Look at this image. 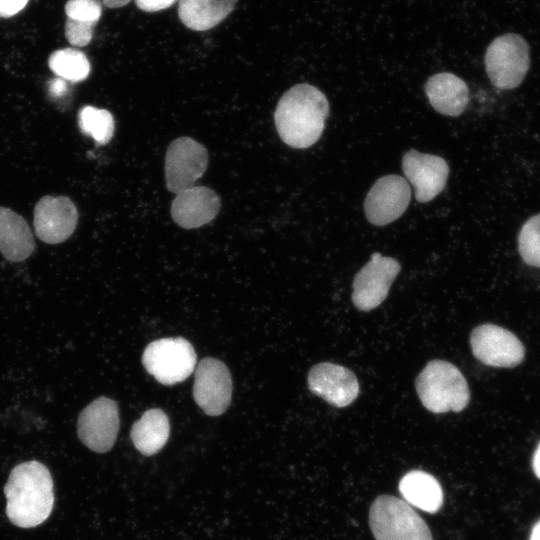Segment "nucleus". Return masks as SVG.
Wrapping results in <instances>:
<instances>
[{
	"label": "nucleus",
	"instance_id": "26",
	"mask_svg": "<svg viewBox=\"0 0 540 540\" xmlns=\"http://www.w3.org/2000/svg\"><path fill=\"white\" fill-rule=\"evenodd\" d=\"M94 27L95 25L93 24L82 23L67 18L65 36L73 46H85L90 43L93 37Z\"/></svg>",
	"mask_w": 540,
	"mask_h": 540
},
{
	"label": "nucleus",
	"instance_id": "12",
	"mask_svg": "<svg viewBox=\"0 0 540 540\" xmlns=\"http://www.w3.org/2000/svg\"><path fill=\"white\" fill-rule=\"evenodd\" d=\"M410 199L411 188L405 178L383 176L374 183L365 198L366 218L373 225H387L405 212Z\"/></svg>",
	"mask_w": 540,
	"mask_h": 540
},
{
	"label": "nucleus",
	"instance_id": "17",
	"mask_svg": "<svg viewBox=\"0 0 540 540\" xmlns=\"http://www.w3.org/2000/svg\"><path fill=\"white\" fill-rule=\"evenodd\" d=\"M425 93L432 107L447 116L460 115L469 101L466 83L449 72L431 76L425 84Z\"/></svg>",
	"mask_w": 540,
	"mask_h": 540
},
{
	"label": "nucleus",
	"instance_id": "32",
	"mask_svg": "<svg viewBox=\"0 0 540 540\" xmlns=\"http://www.w3.org/2000/svg\"><path fill=\"white\" fill-rule=\"evenodd\" d=\"M529 540H540V521L534 525Z\"/></svg>",
	"mask_w": 540,
	"mask_h": 540
},
{
	"label": "nucleus",
	"instance_id": "27",
	"mask_svg": "<svg viewBox=\"0 0 540 540\" xmlns=\"http://www.w3.org/2000/svg\"><path fill=\"white\" fill-rule=\"evenodd\" d=\"M29 0H0V17H11L20 12Z\"/></svg>",
	"mask_w": 540,
	"mask_h": 540
},
{
	"label": "nucleus",
	"instance_id": "20",
	"mask_svg": "<svg viewBox=\"0 0 540 540\" xmlns=\"http://www.w3.org/2000/svg\"><path fill=\"white\" fill-rule=\"evenodd\" d=\"M236 2L237 0H180L178 15L188 28L204 31L224 20Z\"/></svg>",
	"mask_w": 540,
	"mask_h": 540
},
{
	"label": "nucleus",
	"instance_id": "28",
	"mask_svg": "<svg viewBox=\"0 0 540 540\" xmlns=\"http://www.w3.org/2000/svg\"><path fill=\"white\" fill-rule=\"evenodd\" d=\"M176 0H135L136 6L146 12H156L170 7Z\"/></svg>",
	"mask_w": 540,
	"mask_h": 540
},
{
	"label": "nucleus",
	"instance_id": "25",
	"mask_svg": "<svg viewBox=\"0 0 540 540\" xmlns=\"http://www.w3.org/2000/svg\"><path fill=\"white\" fill-rule=\"evenodd\" d=\"M68 19L96 25L102 14L99 0H69L65 5Z\"/></svg>",
	"mask_w": 540,
	"mask_h": 540
},
{
	"label": "nucleus",
	"instance_id": "10",
	"mask_svg": "<svg viewBox=\"0 0 540 540\" xmlns=\"http://www.w3.org/2000/svg\"><path fill=\"white\" fill-rule=\"evenodd\" d=\"M118 430V406L115 401L106 397H99L91 402L78 417V437L94 452H108L116 441Z\"/></svg>",
	"mask_w": 540,
	"mask_h": 540
},
{
	"label": "nucleus",
	"instance_id": "9",
	"mask_svg": "<svg viewBox=\"0 0 540 540\" xmlns=\"http://www.w3.org/2000/svg\"><path fill=\"white\" fill-rule=\"evenodd\" d=\"M470 345L479 361L493 367H515L525 356L524 346L517 336L494 324L476 327L470 334Z\"/></svg>",
	"mask_w": 540,
	"mask_h": 540
},
{
	"label": "nucleus",
	"instance_id": "4",
	"mask_svg": "<svg viewBox=\"0 0 540 540\" xmlns=\"http://www.w3.org/2000/svg\"><path fill=\"white\" fill-rule=\"evenodd\" d=\"M369 524L376 540H433L418 513L395 496L381 495L373 501Z\"/></svg>",
	"mask_w": 540,
	"mask_h": 540
},
{
	"label": "nucleus",
	"instance_id": "5",
	"mask_svg": "<svg viewBox=\"0 0 540 540\" xmlns=\"http://www.w3.org/2000/svg\"><path fill=\"white\" fill-rule=\"evenodd\" d=\"M529 66V45L521 35H501L495 38L486 50V73L498 89L510 90L519 86Z\"/></svg>",
	"mask_w": 540,
	"mask_h": 540
},
{
	"label": "nucleus",
	"instance_id": "21",
	"mask_svg": "<svg viewBox=\"0 0 540 540\" xmlns=\"http://www.w3.org/2000/svg\"><path fill=\"white\" fill-rule=\"evenodd\" d=\"M399 490L407 503L434 513L439 510L443 501V493L438 481L430 474L413 470L403 476Z\"/></svg>",
	"mask_w": 540,
	"mask_h": 540
},
{
	"label": "nucleus",
	"instance_id": "23",
	"mask_svg": "<svg viewBox=\"0 0 540 540\" xmlns=\"http://www.w3.org/2000/svg\"><path fill=\"white\" fill-rule=\"evenodd\" d=\"M79 127L97 144L105 145L113 136L114 119L108 110L84 106L79 112Z\"/></svg>",
	"mask_w": 540,
	"mask_h": 540
},
{
	"label": "nucleus",
	"instance_id": "29",
	"mask_svg": "<svg viewBox=\"0 0 540 540\" xmlns=\"http://www.w3.org/2000/svg\"><path fill=\"white\" fill-rule=\"evenodd\" d=\"M65 81H63V79L61 78H58V79H55L51 85H50V91L55 94V95H60L62 94V92L65 91Z\"/></svg>",
	"mask_w": 540,
	"mask_h": 540
},
{
	"label": "nucleus",
	"instance_id": "31",
	"mask_svg": "<svg viewBox=\"0 0 540 540\" xmlns=\"http://www.w3.org/2000/svg\"><path fill=\"white\" fill-rule=\"evenodd\" d=\"M131 0H102L105 6L109 8H119L128 4Z\"/></svg>",
	"mask_w": 540,
	"mask_h": 540
},
{
	"label": "nucleus",
	"instance_id": "30",
	"mask_svg": "<svg viewBox=\"0 0 540 540\" xmlns=\"http://www.w3.org/2000/svg\"><path fill=\"white\" fill-rule=\"evenodd\" d=\"M533 470L535 475L540 479V443L533 456Z\"/></svg>",
	"mask_w": 540,
	"mask_h": 540
},
{
	"label": "nucleus",
	"instance_id": "3",
	"mask_svg": "<svg viewBox=\"0 0 540 540\" xmlns=\"http://www.w3.org/2000/svg\"><path fill=\"white\" fill-rule=\"evenodd\" d=\"M415 386L422 405L433 413L460 412L470 400L466 379L456 366L444 360L429 361Z\"/></svg>",
	"mask_w": 540,
	"mask_h": 540
},
{
	"label": "nucleus",
	"instance_id": "15",
	"mask_svg": "<svg viewBox=\"0 0 540 540\" xmlns=\"http://www.w3.org/2000/svg\"><path fill=\"white\" fill-rule=\"evenodd\" d=\"M308 387L312 393L338 408L350 405L359 395L355 374L331 362H322L310 369Z\"/></svg>",
	"mask_w": 540,
	"mask_h": 540
},
{
	"label": "nucleus",
	"instance_id": "7",
	"mask_svg": "<svg viewBox=\"0 0 540 540\" xmlns=\"http://www.w3.org/2000/svg\"><path fill=\"white\" fill-rule=\"evenodd\" d=\"M208 166L206 148L189 137L175 139L165 157V180L168 190L178 194L194 186Z\"/></svg>",
	"mask_w": 540,
	"mask_h": 540
},
{
	"label": "nucleus",
	"instance_id": "8",
	"mask_svg": "<svg viewBox=\"0 0 540 540\" xmlns=\"http://www.w3.org/2000/svg\"><path fill=\"white\" fill-rule=\"evenodd\" d=\"M399 262L375 252L359 270L353 280L352 302L360 311L378 307L387 297L389 289L400 272Z\"/></svg>",
	"mask_w": 540,
	"mask_h": 540
},
{
	"label": "nucleus",
	"instance_id": "24",
	"mask_svg": "<svg viewBox=\"0 0 540 540\" xmlns=\"http://www.w3.org/2000/svg\"><path fill=\"white\" fill-rule=\"evenodd\" d=\"M518 250L528 265L540 267V213L529 218L522 226Z\"/></svg>",
	"mask_w": 540,
	"mask_h": 540
},
{
	"label": "nucleus",
	"instance_id": "11",
	"mask_svg": "<svg viewBox=\"0 0 540 540\" xmlns=\"http://www.w3.org/2000/svg\"><path fill=\"white\" fill-rule=\"evenodd\" d=\"M232 395V379L227 366L218 359L204 358L195 371L193 396L197 405L209 416L226 411Z\"/></svg>",
	"mask_w": 540,
	"mask_h": 540
},
{
	"label": "nucleus",
	"instance_id": "6",
	"mask_svg": "<svg viewBox=\"0 0 540 540\" xmlns=\"http://www.w3.org/2000/svg\"><path fill=\"white\" fill-rule=\"evenodd\" d=\"M196 358L190 342L182 337H174L151 342L143 352L142 362L158 382L174 385L191 375Z\"/></svg>",
	"mask_w": 540,
	"mask_h": 540
},
{
	"label": "nucleus",
	"instance_id": "1",
	"mask_svg": "<svg viewBox=\"0 0 540 540\" xmlns=\"http://www.w3.org/2000/svg\"><path fill=\"white\" fill-rule=\"evenodd\" d=\"M8 519L21 528L42 524L54 506L53 479L48 468L35 460L15 466L4 487Z\"/></svg>",
	"mask_w": 540,
	"mask_h": 540
},
{
	"label": "nucleus",
	"instance_id": "2",
	"mask_svg": "<svg viewBox=\"0 0 540 540\" xmlns=\"http://www.w3.org/2000/svg\"><path fill=\"white\" fill-rule=\"evenodd\" d=\"M328 113L329 103L324 93L301 83L282 95L274 120L284 143L293 148H308L320 138Z\"/></svg>",
	"mask_w": 540,
	"mask_h": 540
},
{
	"label": "nucleus",
	"instance_id": "13",
	"mask_svg": "<svg viewBox=\"0 0 540 540\" xmlns=\"http://www.w3.org/2000/svg\"><path fill=\"white\" fill-rule=\"evenodd\" d=\"M78 222L75 204L66 196L42 197L34 208L36 236L45 243L57 244L68 239Z\"/></svg>",
	"mask_w": 540,
	"mask_h": 540
},
{
	"label": "nucleus",
	"instance_id": "16",
	"mask_svg": "<svg viewBox=\"0 0 540 540\" xmlns=\"http://www.w3.org/2000/svg\"><path fill=\"white\" fill-rule=\"evenodd\" d=\"M220 206V198L212 189L193 186L176 194L171 205V216L182 228H197L213 220Z\"/></svg>",
	"mask_w": 540,
	"mask_h": 540
},
{
	"label": "nucleus",
	"instance_id": "19",
	"mask_svg": "<svg viewBox=\"0 0 540 540\" xmlns=\"http://www.w3.org/2000/svg\"><path fill=\"white\" fill-rule=\"evenodd\" d=\"M170 434L169 419L161 409H150L134 422L130 436L136 449L146 456L160 451Z\"/></svg>",
	"mask_w": 540,
	"mask_h": 540
},
{
	"label": "nucleus",
	"instance_id": "18",
	"mask_svg": "<svg viewBox=\"0 0 540 540\" xmlns=\"http://www.w3.org/2000/svg\"><path fill=\"white\" fill-rule=\"evenodd\" d=\"M35 250L28 223L13 210L0 207V252L5 259L21 262Z\"/></svg>",
	"mask_w": 540,
	"mask_h": 540
},
{
	"label": "nucleus",
	"instance_id": "14",
	"mask_svg": "<svg viewBox=\"0 0 540 540\" xmlns=\"http://www.w3.org/2000/svg\"><path fill=\"white\" fill-rule=\"evenodd\" d=\"M402 170L414 187L416 200L421 203L440 194L449 175L448 164L442 157L423 154L414 149L404 154Z\"/></svg>",
	"mask_w": 540,
	"mask_h": 540
},
{
	"label": "nucleus",
	"instance_id": "22",
	"mask_svg": "<svg viewBox=\"0 0 540 540\" xmlns=\"http://www.w3.org/2000/svg\"><path fill=\"white\" fill-rule=\"evenodd\" d=\"M50 69L61 79L80 82L90 73V63L86 55L74 48L54 51L48 60Z\"/></svg>",
	"mask_w": 540,
	"mask_h": 540
}]
</instances>
